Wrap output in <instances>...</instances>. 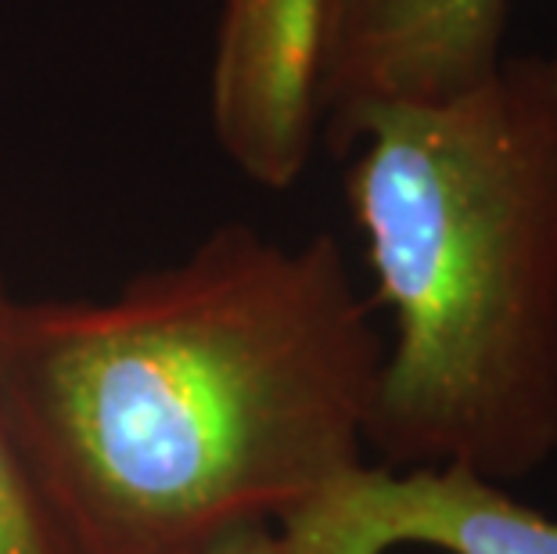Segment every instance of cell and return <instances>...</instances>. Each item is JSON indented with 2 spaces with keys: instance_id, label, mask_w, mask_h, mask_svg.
Here are the masks:
<instances>
[{
  "instance_id": "6da1fadb",
  "label": "cell",
  "mask_w": 557,
  "mask_h": 554,
  "mask_svg": "<svg viewBox=\"0 0 557 554\" xmlns=\"http://www.w3.org/2000/svg\"><path fill=\"white\" fill-rule=\"evenodd\" d=\"M371 306L331 234L223 223L112 299L11 296L0 410L79 554H184L367 465Z\"/></svg>"
},
{
  "instance_id": "7a4b0ae2",
  "label": "cell",
  "mask_w": 557,
  "mask_h": 554,
  "mask_svg": "<svg viewBox=\"0 0 557 554\" xmlns=\"http://www.w3.org/2000/svg\"><path fill=\"white\" fill-rule=\"evenodd\" d=\"M327 148L371 303L393 313L367 421L377 465L536 476L557 457V51L363 109Z\"/></svg>"
},
{
  "instance_id": "3957f363",
  "label": "cell",
  "mask_w": 557,
  "mask_h": 554,
  "mask_svg": "<svg viewBox=\"0 0 557 554\" xmlns=\"http://www.w3.org/2000/svg\"><path fill=\"white\" fill-rule=\"evenodd\" d=\"M281 526L292 554H557V518L460 465H360Z\"/></svg>"
},
{
  "instance_id": "277c9868",
  "label": "cell",
  "mask_w": 557,
  "mask_h": 554,
  "mask_svg": "<svg viewBox=\"0 0 557 554\" xmlns=\"http://www.w3.org/2000/svg\"><path fill=\"white\" fill-rule=\"evenodd\" d=\"M327 0H223L209 76L220 151L252 184L288 192L324 134Z\"/></svg>"
},
{
  "instance_id": "5b68a950",
  "label": "cell",
  "mask_w": 557,
  "mask_h": 554,
  "mask_svg": "<svg viewBox=\"0 0 557 554\" xmlns=\"http://www.w3.org/2000/svg\"><path fill=\"white\" fill-rule=\"evenodd\" d=\"M511 0H327L324 140L363 109L435 101L507 58Z\"/></svg>"
},
{
  "instance_id": "8992f818",
  "label": "cell",
  "mask_w": 557,
  "mask_h": 554,
  "mask_svg": "<svg viewBox=\"0 0 557 554\" xmlns=\"http://www.w3.org/2000/svg\"><path fill=\"white\" fill-rule=\"evenodd\" d=\"M8 299L11 292L0 278V313ZM0 554H79L22 461L4 410H0Z\"/></svg>"
},
{
  "instance_id": "52a82bcc",
  "label": "cell",
  "mask_w": 557,
  "mask_h": 554,
  "mask_svg": "<svg viewBox=\"0 0 557 554\" xmlns=\"http://www.w3.org/2000/svg\"><path fill=\"white\" fill-rule=\"evenodd\" d=\"M184 554H292L284 544V533L277 522H245L223 533L209 537L206 544H198Z\"/></svg>"
}]
</instances>
